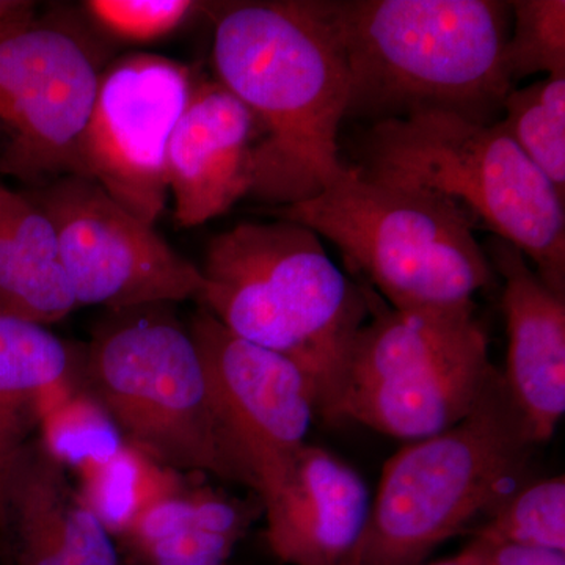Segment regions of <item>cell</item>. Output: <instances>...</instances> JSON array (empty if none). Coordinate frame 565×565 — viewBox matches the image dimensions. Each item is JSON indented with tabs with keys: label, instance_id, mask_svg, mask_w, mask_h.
<instances>
[{
	"label": "cell",
	"instance_id": "cell-1",
	"mask_svg": "<svg viewBox=\"0 0 565 565\" xmlns=\"http://www.w3.org/2000/svg\"><path fill=\"white\" fill-rule=\"evenodd\" d=\"M212 61L258 122L253 199L289 206L343 177L349 73L318 0L232 3L215 22Z\"/></svg>",
	"mask_w": 565,
	"mask_h": 565
},
{
	"label": "cell",
	"instance_id": "cell-2",
	"mask_svg": "<svg viewBox=\"0 0 565 565\" xmlns=\"http://www.w3.org/2000/svg\"><path fill=\"white\" fill-rule=\"evenodd\" d=\"M349 73L345 118L377 122L452 114L492 125L514 85L500 0H318Z\"/></svg>",
	"mask_w": 565,
	"mask_h": 565
},
{
	"label": "cell",
	"instance_id": "cell-3",
	"mask_svg": "<svg viewBox=\"0 0 565 565\" xmlns=\"http://www.w3.org/2000/svg\"><path fill=\"white\" fill-rule=\"evenodd\" d=\"M200 302L236 337L292 360L313 382L319 414L370 296L300 223L243 222L215 236Z\"/></svg>",
	"mask_w": 565,
	"mask_h": 565
},
{
	"label": "cell",
	"instance_id": "cell-4",
	"mask_svg": "<svg viewBox=\"0 0 565 565\" xmlns=\"http://www.w3.org/2000/svg\"><path fill=\"white\" fill-rule=\"evenodd\" d=\"M355 167L371 180L437 196L473 228L514 245L541 280L565 296V207L500 121L452 114L377 122Z\"/></svg>",
	"mask_w": 565,
	"mask_h": 565
},
{
	"label": "cell",
	"instance_id": "cell-5",
	"mask_svg": "<svg viewBox=\"0 0 565 565\" xmlns=\"http://www.w3.org/2000/svg\"><path fill=\"white\" fill-rule=\"evenodd\" d=\"M537 445L493 366L470 414L408 441L385 463L362 535L363 565L423 564L514 489Z\"/></svg>",
	"mask_w": 565,
	"mask_h": 565
},
{
	"label": "cell",
	"instance_id": "cell-6",
	"mask_svg": "<svg viewBox=\"0 0 565 565\" xmlns=\"http://www.w3.org/2000/svg\"><path fill=\"white\" fill-rule=\"evenodd\" d=\"M337 245L403 311L467 310L494 282L486 248L451 204L348 167L313 199L274 211Z\"/></svg>",
	"mask_w": 565,
	"mask_h": 565
},
{
	"label": "cell",
	"instance_id": "cell-7",
	"mask_svg": "<svg viewBox=\"0 0 565 565\" xmlns=\"http://www.w3.org/2000/svg\"><path fill=\"white\" fill-rule=\"evenodd\" d=\"M476 308L374 310L353 334L321 415L405 441L444 433L470 414L493 364Z\"/></svg>",
	"mask_w": 565,
	"mask_h": 565
},
{
	"label": "cell",
	"instance_id": "cell-8",
	"mask_svg": "<svg viewBox=\"0 0 565 565\" xmlns=\"http://www.w3.org/2000/svg\"><path fill=\"white\" fill-rule=\"evenodd\" d=\"M163 307L118 311L95 338L82 375L126 444L174 471L255 490L223 433L191 333Z\"/></svg>",
	"mask_w": 565,
	"mask_h": 565
},
{
	"label": "cell",
	"instance_id": "cell-9",
	"mask_svg": "<svg viewBox=\"0 0 565 565\" xmlns=\"http://www.w3.org/2000/svg\"><path fill=\"white\" fill-rule=\"evenodd\" d=\"M99 76L87 40L36 20L0 24V180L41 189L79 174Z\"/></svg>",
	"mask_w": 565,
	"mask_h": 565
},
{
	"label": "cell",
	"instance_id": "cell-10",
	"mask_svg": "<svg viewBox=\"0 0 565 565\" xmlns=\"http://www.w3.org/2000/svg\"><path fill=\"white\" fill-rule=\"evenodd\" d=\"M31 196L57 234L77 307L104 305L126 311L200 299V267L90 178L70 174Z\"/></svg>",
	"mask_w": 565,
	"mask_h": 565
},
{
	"label": "cell",
	"instance_id": "cell-11",
	"mask_svg": "<svg viewBox=\"0 0 565 565\" xmlns=\"http://www.w3.org/2000/svg\"><path fill=\"white\" fill-rule=\"evenodd\" d=\"M189 66L126 55L99 76L81 137L82 177L154 226L166 210L167 148L193 90Z\"/></svg>",
	"mask_w": 565,
	"mask_h": 565
},
{
	"label": "cell",
	"instance_id": "cell-12",
	"mask_svg": "<svg viewBox=\"0 0 565 565\" xmlns=\"http://www.w3.org/2000/svg\"><path fill=\"white\" fill-rule=\"evenodd\" d=\"M189 333L218 423L264 504L307 445L316 415L313 382L288 356L236 337L204 308L193 316Z\"/></svg>",
	"mask_w": 565,
	"mask_h": 565
},
{
	"label": "cell",
	"instance_id": "cell-13",
	"mask_svg": "<svg viewBox=\"0 0 565 565\" xmlns=\"http://www.w3.org/2000/svg\"><path fill=\"white\" fill-rule=\"evenodd\" d=\"M258 122L218 81L193 85L167 148L174 222L203 225L250 196Z\"/></svg>",
	"mask_w": 565,
	"mask_h": 565
},
{
	"label": "cell",
	"instance_id": "cell-14",
	"mask_svg": "<svg viewBox=\"0 0 565 565\" xmlns=\"http://www.w3.org/2000/svg\"><path fill=\"white\" fill-rule=\"evenodd\" d=\"M486 253L503 281L504 382L535 440L545 444L565 414V296L552 291L514 245L492 237Z\"/></svg>",
	"mask_w": 565,
	"mask_h": 565
},
{
	"label": "cell",
	"instance_id": "cell-15",
	"mask_svg": "<svg viewBox=\"0 0 565 565\" xmlns=\"http://www.w3.org/2000/svg\"><path fill=\"white\" fill-rule=\"evenodd\" d=\"M371 504L351 465L307 444L285 484L263 504L267 545L282 564L338 565L359 545Z\"/></svg>",
	"mask_w": 565,
	"mask_h": 565
},
{
	"label": "cell",
	"instance_id": "cell-16",
	"mask_svg": "<svg viewBox=\"0 0 565 565\" xmlns=\"http://www.w3.org/2000/svg\"><path fill=\"white\" fill-rule=\"evenodd\" d=\"M76 363L46 327L0 310V542L11 471L47 412L73 392Z\"/></svg>",
	"mask_w": 565,
	"mask_h": 565
},
{
	"label": "cell",
	"instance_id": "cell-17",
	"mask_svg": "<svg viewBox=\"0 0 565 565\" xmlns=\"http://www.w3.org/2000/svg\"><path fill=\"white\" fill-rule=\"evenodd\" d=\"M74 308L50 217L0 180V310L46 327Z\"/></svg>",
	"mask_w": 565,
	"mask_h": 565
},
{
	"label": "cell",
	"instance_id": "cell-18",
	"mask_svg": "<svg viewBox=\"0 0 565 565\" xmlns=\"http://www.w3.org/2000/svg\"><path fill=\"white\" fill-rule=\"evenodd\" d=\"M66 468L41 444L22 449L7 489V527L0 542L13 565H73L62 527Z\"/></svg>",
	"mask_w": 565,
	"mask_h": 565
},
{
	"label": "cell",
	"instance_id": "cell-19",
	"mask_svg": "<svg viewBox=\"0 0 565 565\" xmlns=\"http://www.w3.org/2000/svg\"><path fill=\"white\" fill-rule=\"evenodd\" d=\"M81 494L111 537H120L150 505L182 489L170 470L125 444L104 462L81 468Z\"/></svg>",
	"mask_w": 565,
	"mask_h": 565
},
{
	"label": "cell",
	"instance_id": "cell-20",
	"mask_svg": "<svg viewBox=\"0 0 565 565\" xmlns=\"http://www.w3.org/2000/svg\"><path fill=\"white\" fill-rule=\"evenodd\" d=\"M500 122L565 199V76H548L511 90Z\"/></svg>",
	"mask_w": 565,
	"mask_h": 565
},
{
	"label": "cell",
	"instance_id": "cell-21",
	"mask_svg": "<svg viewBox=\"0 0 565 565\" xmlns=\"http://www.w3.org/2000/svg\"><path fill=\"white\" fill-rule=\"evenodd\" d=\"M475 537L489 545L565 553V476L515 486L487 512Z\"/></svg>",
	"mask_w": 565,
	"mask_h": 565
},
{
	"label": "cell",
	"instance_id": "cell-22",
	"mask_svg": "<svg viewBox=\"0 0 565 565\" xmlns=\"http://www.w3.org/2000/svg\"><path fill=\"white\" fill-rule=\"evenodd\" d=\"M40 441L63 467L79 471L117 455L126 440L117 423L87 390L71 392L40 424Z\"/></svg>",
	"mask_w": 565,
	"mask_h": 565
},
{
	"label": "cell",
	"instance_id": "cell-23",
	"mask_svg": "<svg viewBox=\"0 0 565 565\" xmlns=\"http://www.w3.org/2000/svg\"><path fill=\"white\" fill-rule=\"evenodd\" d=\"M509 7L503 63L511 84L541 73L565 76L564 0H515Z\"/></svg>",
	"mask_w": 565,
	"mask_h": 565
},
{
	"label": "cell",
	"instance_id": "cell-24",
	"mask_svg": "<svg viewBox=\"0 0 565 565\" xmlns=\"http://www.w3.org/2000/svg\"><path fill=\"white\" fill-rule=\"evenodd\" d=\"M85 6L104 31L129 41L169 35L199 9L191 0H92Z\"/></svg>",
	"mask_w": 565,
	"mask_h": 565
},
{
	"label": "cell",
	"instance_id": "cell-25",
	"mask_svg": "<svg viewBox=\"0 0 565 565\" xmlns=\"http://www.w3.org/2000/svg\"><path fill=\"white\" fill-rule=\"evenodd\" d=\"M484 565H565V553L530 546L489 545Z\"/></svg>",
	"mask_w": 565,
	"mask_h": 565
},
{
	"label": "cell",
	"instance_id": "cell-26",
	"mask_svg": "<svg viewBox=\"0 0 565 565\" xmlns=\"http://www.w3.org/2000/svg\"><path fill=\"white\" fill-rule=\"evenodd\" d=\"M487 552H489V544L481 539L473 537V541L457 555L435 561V563L418 565H484Z\"/></svg>",
	"mask_w": 565,
	"mask_h": 565
},
{
	"label": "cell",
	"instance_id": "cell-27",
	"mask_svg": "<svg viewBox=\"0 0 565 565\" xmlns=\"http://www.w3.org/2000/svg\"><path fill=\"white\" fill-rule=\"evenodd\" d=\"M338 565H363L362 539H360L359 545Z\"/></svg>",
	"mask_w": 565,
	"mask_h": 565
}]
</instances>
